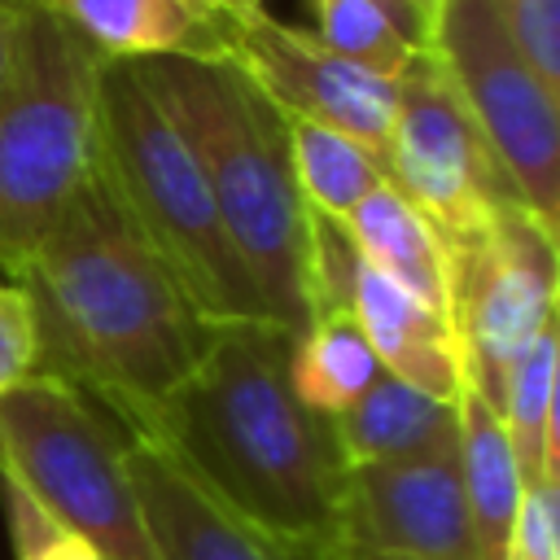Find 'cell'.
<instances>
[{
    "label": "cell",
    "mask_w": 560,
    "mask_h": 560,
    "mask_svg": "<svg viewBox=\"0 0 560 560\" xmlns=\"http://www.w3.org/2000/svg\"><path fill=\"white\" fill-rule=\"evenodd\" d=\"M9 280L35 315V372L83 389L127 433L153 420L214 332L136 232L101 162Z\"/></svg>",
    "instance_id": "6da1fadb"
},
{
    "label": "cell",
    "mask_w": 560,
    "mask_h": 560,
    "mask_svg": "<svg viewBox=\"0 0 560 560\" xmlns=\"http://www.w3.org/2000/svg\"><path fill=\"white\" fill-rule=\"evenodd\" d=\"M289 354L293 332L271 319L214 324L197 368L136 433L171 446L245 521L337 551L350 464L332 420L298 398Z\"/></svg>",
    "instance_id": "7a4b0ae2"
},
{
    "label": "cell",
    "mask_w": 560,
    "mask_h": 560,
    "mask_svg": "<svg viewBox=\"0 0 560 560\" xmlns=\"http://www.w3.org/2000/svg\"><path fill=\"white\" fill-rule=\"evenodd\" d=\"M131 66L192 149L262 315L298 337L306 328V206L289 166L284 114L223 57H149Z\"/></svg>",
    "instance_id": "3957f363"
},
{
    "label": "cell",
    "mask_w": 560,
    "mask_h": 560,
    "mask_svg": "<svg viewBox=\"0 0 560 560\" xmlns=\"http://www.w3.org/2000/svg\"><path fill=\"white\" fill-rule=\"evenodd\" d=\"M96 162L136 232L210 324L267 319L214 214L201 166L131 61H105L96 88Z\"/></svg>",
    "instance_id": "277c9868"
},
{
    "label": "cell",
    "mask_w": 560,
    "mask_h": 560,
    "mask_svg": "<svg viewBox=\"0 0 560 560\" xmlns=\"http://www.w3.org/2000/svg\"><path fill=\"white\" fill-rule=\"evenodd\" d=\"M105 57L57 13L22 4L0 83V271L61 219L96 166V88Z\"/></svg>",
    "instance_id": "5b68a950"
},
{
    "label": "cell",
    "mask_w": 560,
    "mask_h": 560,
    "mask_svg": "<svg viewBox=\"0 0 560 560\" xmlns=\"http://www.w3.org/2000/svg\"><path fill=\"white\" fill-rule=\"evenodd\" d=\"M0 468L101 560H158L127 472V429L83 389L44 372L0 389Z\"/></svg>",
    "instance_id": "8992f818"
},
{
    "label": "cell",
    "mask_w": 560,
    "mask_h": 560,
    "mask_svg": "<svg viewBox=\"0 0 560 560\" xmlns=\"http://www.w3.org/2000/svg\"><path fill=\"white\" fill-rule=\"evenodd\" d=\"M429 52L521 201L547 228H560V96L521 57L499 0H438Z\"/></svg>",
    "instance_id": "52a82bcc"
},
{
    "label": "cell",
    "mask_w": 560,
    "mask_h": 560,
    "mask_svg": "<svg viewBox=\"0 0 560 560\" xmlns=\"http://www.w3.org/2000/svg\"><path fill=\"white\" fill-rule=\"evenodd\" d=\"M556 228L525 201L503 206L490 228L451 254V328L464 385L494 411L512 363L556 324Z\"/></svg>",
    "instance_id": "ba28073f"
},
{
    "label": "cell",
    "mask_w": 560,
    "mask_h": 560,
    "mask_svg": "<svg viewBox=\"0 0 560 560\" xmlns=\"http://www.w3.org/2000/svg\"><path fill=\"white\" fill-rule=\"evenodd\" d=\"M385 166L394 188L433 223L446 254L477 241L503 206L521 201L429 48L398 74Z\"/></svg>",
    "instance_id": "9c48e42d"
},
{
    "label": "cell",
    "mask_w": 560,
    "mask_h": 560,
    "mask_svg": "<svg viewBox=\"0 0 560 560\" xmlns=\"http://www.w3.org/2000/svg\"><path fill=\"white\" fill-rule=\"evenodd\" d=\"M228 61L284 114L337 127L385 158L394 109H398V79L372 74L328 44L315 31L271 18L262 4L232 18Z\"/></svg>",
    "instance_id": "30bf717a"
},
{
    "label": "cell",
    "mask_w": 560,
    "mask_h": 560,
    "mask_svg": "<svg viewBox=\"0 0 560 560\" xmlns=\"http://www.w3.org/2000/svg\"><path fill=\"white\" fill-rule=\"evenodd\" d=\"M341 547L407 560H477L455 438L424 455L350 468Z\"/></svg>",
    "instance_id": "8fae6325"
},
{
    "label": "cell",
    "mask_w": 560,
    "mask_h": 560,
    "mask_svg": "<svg viewBox=\"0 0 560 560\" xmlns=\"http://www.w3.org/2000/svg\"><path fill=\"white\" fill-rule=\"evenodd\" d=\"M127 472L158 560H332L324 547L280 538L232 512L149 433H127Z\"/></svg>",
    "instance_id": "7c38bea8"
},
{
    "label": "cell",
    "mask_w": 560,
    "mask_h": 560,
    "mask_svg": "<svg viewBox=\"0 0 560 560\" xmlns=\"http://www.w3.org/2000/svg\"><path fill=\"white\" fill-rule=\"evenodd\" d=\"M346 311L354 315L359 332L368 337L381 372H389L442 402H455V394L464 385V363H459V341H455L451 319H442L438 311H429L424 302L402 293L394 280L372 271L363 258L350 271Z\"/></svg>",
    "instance_id": "4fadbf2b"
},
{
    "label": "cell",
    "mask_w": 560,
    "mask_h": 560,
    "mask_svg": "<svg viewBox=\"0 0 560 560\" xmlns=\"http://www.w3.org/2000/svg\"><path fill=\"white\" fill-rule=\"evenodd\" d=\"M79 31L105 61L223 57L232 18L214 0H31Z\"/></svg>",
    "instance_id": "5bb4252c"
},
{
    "label": "cell",
    "mask_w": 560,
    "mask_h": 560,
    "mask_svg": "<svg viewBox=\"0 0 560 560\" xmlns=\"http://www.w3.org/2000/svg\"><path fill=\"white\" fill-rule=\"evenodd\" d=\"M341 228L372 271L394 280L402 293H411L442 319H451V254L433 223L394 184L363 197L341 219Z\"/></svg>",
    "instance_id": "9a60e30c"
},
{
    "label": "cell",
    "mask_w": 560,
    "mask_h": 560,
    "mask_svg": "<svg viewBox=\"0 0 560 560\" xmlns=\"http://www.w3.org/2000/svg\"><path fill=\"white\" fill-rule=\"evenodd\" d=\"M455 451L477 560H503L525 481L516 472V455L499 411L468 385H459L455 394Z\"/></svg>",
    "instance_id": "2e32d148"
},
{
    "label": "cell",
    "mask_w": 560,
    "mask_h": 560,
    "mask_svg": "<svg viewBox=\"0 0 560 560\" xmlns=\"http://www.w3.org/2000/svg\"><path fill=\"white\" fill-rule=\"evenodd\" d=\"M337 446L350 468L389 464L407 455H424L455 438V402H442L389 372H376L372 385L332 416Z\"/></svg>",
    "instance_id": "e0dca14e"
},
{
    "label": "cell",
    "mask_w": 560,
    "mask_h": 560,
    "mask_svg": "<svg viewBox=\"0 0 560 560\" xmlns=\"http://www.w3.org/2000/svg\"><path fill=\"white\" fill-rule=\"evenodd\" d=\"M284 131H289V166L302 206L332 223H341L376 188L394 184L385 158L337 127L284 118Z\"/></svg>",
    "instance_id": "ac0fdd59"
},
{
    "label": "cell",
    "mask_w": 560,
    "mask_h": 560,
    "mask_svg": "<svg viewBox=\"0 0 560 560\" xmlns=\"http://www.w3.org/2000/svg\"><path fill=\"white\" fill-rule=\"evenodd\" d=\"M381 372L368 337L359 332L350 311L315 315L298 337L289 354V381L306 407L319 416H341Z\"/></svg>",
    "instance_id": "d6986e66"
},
{
    "label": "cell",
    "mask_w": 560,
    "mask_h": 560,
    "mask_svg": "<svg viewBox=\"0 0 560 560\" xmlns=\"http://www.w3.org/2000/svg\"><path fill=\"white\" fill-rule=\"evenodd\" d=\"M499 420L508 429L521 481L560 477L556 472V324L534 337V346L512 363L499 398Z\"/></svg>",
    "instance_id": "ffe728a7"
},
{
    "label": "cell",
    "mask_w": 560,
    "mask_h": 560,
    "mask_svg": "<svg viewBox=\"0 0 560 560\" xmlns=\"http://www.w3.org/2000/svg\"><path fill=\"white\" fill-rule=\"evenodd\" d=\"M311 18L319 44L385 79H398L424 52V44L381 0H311Z\"/></svg>",
    "instance_id": "44dd1931"
},
{
    "label": "cell",
    "mask_w": 560,
    "mask_h": 560,
    "mask_svg": "<svg viewBox=\"0 0 560 560\" xmlns=\"http://www.w3.org/2000/svg\"><path fill=\"white\" fill-rule=\"evenodd\" d=\"M0 512L13 560H101L79 534H70L13 472L0 468Z\"/></svg>",
    "instance_id": "7402d4cb"
},
{
    "label": "cell",
    "mask_w": 560,
    "mask_h": 560,
    "mask_svg": "<svg viewBox=\"0 0 560 560\" xmlns=\"http://www.w3.org/2000/svg\"><path fill=\"white\" fill-rule=\"evenodd\" d=\"M499 13L529 70L560 96V0H499Z\"/></svg>",
    "instance_id": "603a6c76"
},
{
    "label": "cell",
    "mask_w": 560,
    "mask_h": 560,
    "mask_svg": "<svg viewBox=\"0 0 560 560\" xmlns=\"http://www.w3.org/2000/svg\"><path fill=\"white\" fill-rule=\"evenodd\" d=\"M503 560H560V477H542L521 490Z\"/></svg>",
    "instance_id": "cb8c5ba5"
},
{
    "label": "cell",
    "mask_w": 560,
    "mask_h": 560,
    "mask_svg": "<svg viewBox=\"0 0 560 560\" xmlns=\"http://www.w3.org/2000/svg\"><path fill=\"white\" fill-rule=\"evenodd\" d=\"M35 376V315L13 280H0V389Z\"/></svg>",
    "instance_id": "d4e9b609"
},
{
    "label": "cell",
    "mask_w": 560,
    "mask_h": 560,
    "mask_svg": "<svg viewBox=\"0 0 560 560\" xmlns=\"http://www.w3.org/2000/svg\"><path fill=\"white\" fill-rule=\"evenodd\" d=\"M18 22H22V4H4L0 0V83L13 66V48H18Z\"/></svg>",
    "instance_id": "484cf974"
},
{
    "label": "cell",
    "mask_w": 560,
    "mask_h": 560,
    "mask_svg": "<svg viewBox=\"0 0 560 560\" xmlns=\"http://www.w3.org/2000/svg\"><path fill=\"white\" fill-rule=\"evenodd\" d=\"M402 4L411 9L416 26H420V35H424V48H429V26H433V13H438V0H402Z\"/></svg>",
    "instance_id": "4316f807"
},
{
    "label": "cell",
    "mask_w": 560,
    "mask_h": 560,
    "mask_svg": "<svg viewBox=\"0 0 560 560\" xmlns=\"http://www.w3.org/2000/svg\"><path fill=\"white\" fill-rule=\"evenodd\" d=\"M381 4H385V9H389V13H394V18H398V22H402V26H407V31H411L420 44H424V35H420V26H416V18H411V9H407L402 0H381Z\"/></svg>",
    "instance_id": "83f0119b"
},
{
    "label": "cell",
    "mask_w": 560,
    "mask_h": 560,
    "mask_svg": "<svg viewBox=\"0 0 560 560\" xmlns=\"http://www.w3.org/2000/svg\"><path fill=\"white\" fill-rule=\"evenodd\" d=\"M332 560H407V556H385V551H363V547H341Z\"/></svg>",
    "instance_id": "f1b7e54d"
},
{
    "label": "cell",
    "mask_w": 560,
    "mask_h": 560,
    "mask_svg": "<svg viewBox=\"0 0 560 560\" xmlns=\"http://www.w3.org/2000/svg\"><path fill=\"white\" fill-rule=\"evenodd\" d=\"M223 13H245V9H258L262 0H214Z\"/></svg>",
    "instance_id": "f546056e"
},
{
    "label": "cell",
    "mask_w": 560,
    "mask_h": 560,
    "mask_svg": "<svg viewBox=\"0 0 560 560\" xmlns=\"http://www.w3.org/2000/svg\"><path fill=\"white\" fill-rule=\"evenodd\" d=\"M4 4H31V0H4Z\"/></svg>",
    "instance_id": "4dcf8cb0"
}]
</instances>
